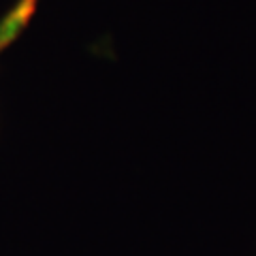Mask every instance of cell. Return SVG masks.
<instances>
[{
  "label": "cell",
  "instance_id": "obj_1",
  "mask_svg": "<svg viewBox=\"0 0 256 256\" xmlns=\"http://www.w3.org/2000/svg\"><path fill=\"white\" fill-rule=\"evenodd\" d=\"M38 0H18L11 11L0 20V54L9 47L15 38L22 34V30L28 26L30 18L36 11Z\"/></svg>",
  "mask_w": 256,
  "mask_h": 256
}]
</instances>
